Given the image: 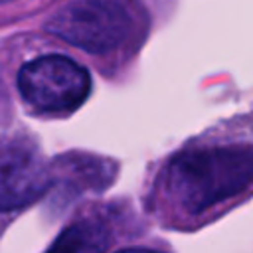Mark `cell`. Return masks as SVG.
Wrapping results in <instances>:
<instances>
[{
	"label": "cell",
	"instance_id": "obj_1",
	"mask_svg": "<svg viewBox=\"0 0 253 253\" xmlns=\"http://www.w3.org/2000/svg\"><path fill=\"white\" fill-rule=\"evenodd\" d=\"M166 186L190 213H200L253 186V148L206 146L178 154Z\"/></svg>",
	"mask_w": 253,
	"mask_h": 253
},
{
	"label": "cell",
	"instance_id": "obj_2",
	"mask_svg": "<svg viewBox=\"0 0 253 253\" xmlns=\"http://www.w3.org/2000/svg\"><path fill=\"white\" fill-rule=\"evenodd\" d=\"M45 28L83 51L105 55L125 47L140 32V16L130 0H71Z\"/></svg>",
	"mask_w": 253,
	"mask_h": 253
},
{
	"label": "cell",
	"instance_id": "obj_3",
	"mask_svg": "<svg viewBox=\"0 0 253 253\" xmlns=\"http://www.w3.org/2000/svg\"><path fill=\"white\" fill-rule=\"evenodd\" d=\"M22 99L42 113H71L91 93L87 67L61 53H47L26 63L18 73Z\"/></svg>",
	"mask_w": 253,
	"mask_h": 253
},
{
	"label": "cell",
	"instance_id": "obj_4",
	"mask_svg": "<svg viewBox=\"0 0 253 253\" xmlns=\"http://www.w3.org/2000/svg\"><path fill=\"white\" fill-rule=\"evenodd\" d=\"M49 188L42 156L26 142L0 138V211L30 206Z\"/></svg>",
	"mask_w": 253,
	"mask_h": 253
},
{
	"label": "cell",
	"instance_id": "obj_5",
	"mask_svg": "<svg viewBox=\"0 0 253 253\" xmlns=\"http://www.w3.org/2000/svg\"><path fill=\"white\" fill-rule=\"evenodd\" d=\"M107 245V227L99 221L83 219L65 227L45 253H103Z\"/></svg>",
	"mask_w": 253,
	"mask_h": 253
},
{
	"label": "cell",
	"instance_id": "obj_6",
	"mask_svg": "<svg viewBox=\"0 0 253 253\" xmlns=\"http://www.w3.org/2000/svg\"><path fill=\"white\" fill-rule=\"evenodd\" d=\"M119 253H158V251H150V249H123Z\"/></svg>",
	"mask_w": 253,
	"mask_h": 253
}]
</instances>
